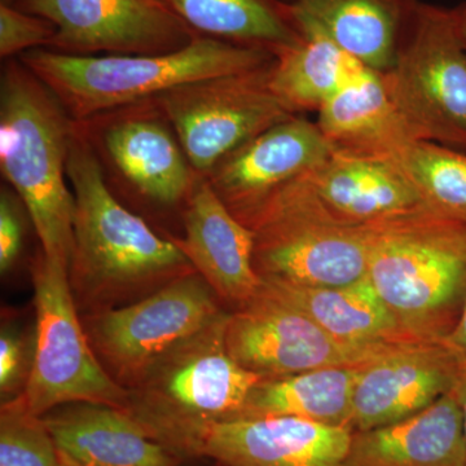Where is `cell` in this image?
I'll use <instances>...</instances> for the list:
<instances>
[{"instance_id":"1","label":"cell","mask_w":466,"mask_h":466,"mask_svg":"<svg viewBox=\"0 0 466 466\" xmlns=\"http://www.w3.org/2000/svg\"><path fill=\"white\" fill-rule=\"evenodd\" d=\"M66 175L76 202L69 279L86 302L109 309L110 300L159 289L195 271L174 238H161L116 200L94 147L76 121Z\"/></svg>"},{"instance_id":"2","label":"cell","mask_w":466,"mask_h":466,"mask_svg":"<svg viewBox=\"0 0 466 466\" xmlns=\"http://www.w3.org/2000/svg\"><path fill=\"white\" fill-rule=\"evenodd\" d=\"M75 121L20 58L0 78V170L32 219L46 256L69 268L75 249L66 161Z\"/></svg>"},{"instance_id":"3","label":"cell","mask_w":466,"mask_h":466,"mask_svg":"<svg viewBox=\"0 0 466 466\" xmlns=\"http://www.w3.org/2000/svg\"><path fill=\"white\" fill-rule=\"evenodd\" d=\"M367 279L404 333L446 341L466 303V225L422 208L370 226Z\"/></svg>"},{"instance_id":"4","label":"cell","mask_w":466,"mask_h":466,"mask_svg":"<svg viewBox=\"0 0 466 466\" xmlns=\"http://www.w3.org/2000/svg\"><path fill=\"white\" fill-rule=\"evenodd\" d=\"M18 58L54 92L73 121L84 122L189 82L269 66L276 56L262 48L198 36L167 54L81 56L35 48Z\"/></svg>"},{"instance_id":"5","label":"cell","mask_w":466,"mask_h":466,"mask_svg":"<svg viewBox=\"0 0 466 466\" xmlns=\"http://www.w3.org/2000/svg\"><path fill=\"white\" fill-rule=\"evenodd\" d=\"M229 312L180 342L130 389L126 412L167 447L193 426L232 421L263 379L241 367L226 345Z\"/></svg>"},{"instance_id":"6","label":"cell","mask_w":466,"mask_h":466,"mask_svg":"<svg viewBox=\"0 0 466 466\" xmlns=\"http://www.w3.org/2000/svg\"><path fill=\"white\" fill-rule=\"evenodd\" d=\"M254 232V268L262 281L341 287L366 278L370 226L328 216L289 184L247 225Z\"/></svg>"},{"instance_id":"7","label":"cell","mask_w":466,"mask_h":466,"mask_svg":"<svg viewBox=\"0 0 466 466\" xmlns=\"http://www.w3.org/2000/svg\"><path fill=\"white\" fill-rule=\"evenodd\" d=\"M32 275L35 354L24 391L30 410L38 416L69 403L126 410L130 390L110 376L95 354L76 315L67 266L41 250Z\"/></svg>"},{"instance_id":"8","label":"cell","mask_w":466,"mask_h":466,"mask_svg":"<svg viewBox=\"0 0 466 466\" xmlns=\"http://www.w3.org/2000/svg\"><path fill=\"white\" fill-rule=\"evenodd\" d=\"M380 76L416 140L466 153V50L451 9L420 3L394 66Z\"/></svg>"},{"instance_id":"9","label":"cell","mask_w":466,"mask_h":466,"mask_svg":"<svg viewBox=\"0 0 466 466\" xmlns=\"http://www.w3.org/2000/svg\"><path fill=\"white\" fill-rule=\"evenodd\" d=\"M274 63L189 82L153 99L196 174L207 177L242 144L294 116L272 90Z\"/></svg>"},{"instance_id":"10","label":"cell","mask_w":466,"mask_h":466,"mask_svg":"<svg viewBox=\"0 0 466 466\" xmlns=\"http://www.w3.org/2000/svg\"><path fill=\"white\" fill-rule=\"evenodd\" d=\"M220 302L193 271L131 305L95 312L88 339L110 376L130 390L170 350L219 317Z\"/></svg>"},{"instance_id":"11","label":"cell","mask_w":466,"mask_h":466,"mask_svg":"<svg viewBox=\"0 0 466 466\" xmlns=\"http://www.w3.org/2000/svg\"><path fill=\"white\" fill-rule=\"evenodd\" d=\"M104 171L159 207L186 205L200 175L155 100L78 122Z\"/></svg>"},{"instance_id":"12","label":"cell","mask_w":466,"mask_h":466,"mask_svg":"<svg viewBox=\"0 0 466 466\" xmlns=\"http://www.w3.org/2000/svg\"><path fill=\"white\" fill-rule=\"evenodd\" d=\"M226 345L245 370L271 379L323 368L363 367L403 343L349 345L297 309L258 291L248 305L229 312Z\"/></svg>"},{"instance_id":"13","label":"cell","mask_w":466,"mask_h":466,"mask_svg":"<svg viewBox=\"0 0 466 466\" xmlns=\"http://www.w3.org/2000/svg\"><path fill=\"white\" fill-rule=\"evenodd\" d=\"M56 27L50 50L81 56L159 55L198 35L162 0H15Z\"/></svg>"},{"instance_id":"14","label":"cell","mask_w":466,"mask_h":466,"mask_svg":"<svg viewBox=\"0 0 466 466\" xmlns=\"http://www.w3.org/2000/svg\"><path fill=\"white\" fill-rule=\"evenodd\" d=\"M354 431L296 419L232 420L187 429L167 447L214 466H348Z\"/></svg>"},{"instance_id":"15","label":"cell","mask_w":466,"mask_h":466,"mask_svg":"<svg viewBox=\"0 0 466 466\" xmlns=\"http://www.w3.org/2000/svg\"><path fill=\"white\" fill-rule=\"evenodd\" d=\"M333 153L317 122L294 115L233 150L205 177L233 217L247 226L281 189Z\"/></svg>"},{"instance_id":"16","label":"cell","mask_w":466,"mask_h":466,"mask_svg":"<svg viewBox=\"0 0 466 466\" xmlns=\"http://www.w3.org/2000/svg\"><path fill=\"white\" fill-rule=\"evenodd\" d=\"M466 366L441 342H407L360 368L351 428L370 431L417 415L449 394Z\"/></svg>"},{"instance_id":"17","label":"cell","mask_w":466,"mask_h":466,"mask_svg":"<svg viewBox=\"0 0 466 466\" xmlns=\"http://www.w3.org/2000/svg\"><path fill=\"white\" fill-rule=\"evenodd\" d=\"M183 223L184 238L174 241L220 300L238 309L256 299L262 281L254 268V232L233 217L205 177L184 205Z\"/></svg>"},{"instance_id":"18","label":"cell","mask_w":466,"mask_h":466,"mask_svg":"<svg viewBox=\"0 0 466 466\" xmlns=\"http://www.w3.org/2000/svg\"><path fill=\"white\" fill-rule=\"evenodd\" d=\"M299 186L328 216L350 226H372L426 208L397 158L333 153Z\"/></svg>"},{"instance_id":"19","label":"cell","mask_w":466,"mask_h":466,"mask_svg":"<svg viewBox=\"0 0 466 466\" xmlns=\"http://www.w3.org/2000/svg\"><path fill=\"white\" fill-rule=\"evenodd\" d=\"M61 461L76 466H180L133 416L94 403L64 404L42 416Z\"/></svg>"},{"instance_id":"20","label":"cell","mask_w":466,"mask_h":466,"mask_svg":"<svg viewBox=\"0 0 466 466\" xmlns=\"http://www.w3.org/2000/svg\"><path fill=\"white\" fill-rule=\"evenodd\" d=\"M420 0H294L300 32L317 33L361 66L383 75L394 66Z\"/></svg>"},{"instance_id":"21","label":"cell","mask_w":466,"mask_h":466,"mask_svg":"<svg viewBox=\"0 0 466 466\" xmlns=\"http://www.w3.org/2000/svg\"><path fill=\"white\" fill-rule=\"evenodd\" d=\"M348 466H466V437L455 390L394 424L354 431Z\"/></svg>"},{"instance_id":"22","label":"cell","mask_w":466,"mask_h":466,"mask_svg":"<svg viewBox=\"0 0 466 466\" xmlns=\"http://www.w3.org/2000/svg\"><path fill=\"white\" fill-rule=\"evenodd\" d=\"M317 125L334 153L400 158L416 142L386 91L381 76L366 69L318 112Z\"/></svg>"},{"instance_id":"23","label":"cell","mask_w":466,"mask_h":466,"mask_svg":"<svg viewBox=\"0 0 466 466\" xmlns=\"http://www.w3.org/2000/svg\"><path fill=\"white\" fill-rule=\"evenodd\" d=\"M259 291L306 315L325 332L349 345L419 341L403 332L367 276L357 283L341 287L262 281Z\"/></svg>"},{"instance_id":"24","label":"cell","mask_w":466,"mask_h":466,"mask_svg":"<svg viewBox=\"0 0 466 466\" xmlns=\"http://www.w3.org/2000/svg\"><path fill=\"white\" fill-rule=\"evenodd\" d=\"M360 368H323L262 379L250 391L236 420L296 417L352 429V400Z\"/></svg>"},{"instance_id":"25","label":"cell","mask_w":466,"mask_h":466,"mask_svg":"<svg viewBox=\"0 0 466 466\" xmlns=\"http://www.w3.org/2000/svg\"><path fill=\"white\" fill-rule=\"evenodd\" d=\"M201 36L262 48L275 56L303 41L290 3L281 0H162Z\"/></svg>"},{"instance_id":"26","label":"cell","mask_w":466,"mask_h":466,"mask_svg":"<svg viewBox=\"0 0 466 466\" xmlns=\"http://www.w3.org/2000/svg\"><path fill=\"white\" fill-rule=\"evenodd\" d=\"M366 69L320 34L303 33L299 45L276 56L271 87L293 115L319 112Z\"/></svg>"},{"instance_id":"27","label":"cell","mask_w":466,"mask_h":466,"mask_svg":"<svg viewBox=\"0 0 466 466\" xmlns=\"http://www.w3.org/2000/svg\"><path fill=\"white\" fill-rule=\"evenodd\" d=\"M400 162L426 208L466 225V153L441 144L416 140Z\"/></svg>"},{"instance_id":"28","label":"cell","mask_w":466,"mask_h":466,"mask_svg":"<svg viewBox=\"0 0 466 466\" xmlns=\"http://www.w3.org/2000/svg\"><path fill=\"white\" fill-rule=\"evenodd\" d=\"M0 466H60L45 420L30 410L24 394L0 407Z\"/></svg>"},{"instance_id":"29","label":"cell","mask_w":466,"mask_h":466,"mask_svg":"<svg viewBox=\"0 0 466 466\" xmlns=\"http://www.w3.org/2000/svg\"><path fill=\"white\" fill-rule=\"evenodd\" d=\"M56 27L46 18L0 3V56L9 58L35 48H50Z\"/></svg>"},{"instance_id":"30","label":"cell","mask_w":466,"mask_h":466,"mask_svg":"<svg viewBox=\"0 0 466 466\" xmlns=\"http://www.w3.org/2000/svg\"><path fill=\"white\" fill-rule=\"evenodd\" d=\"M35 354V333L25 334L3 324L0 334V392L2 401L24 394Z\"/></svg>"},{"instance_id":"31","label":"cell","mask_w":466,"mask_h":466,"mask_svg":"<svg viewBox=\"0 0 466 466\" xmlns=\"http://www.w3.org/2000/svg\"><path fill=\"white\" fill-rule=\"evenodd\" d=\"M18 196L3 187L0 192V271H9L23 249L24 220Z\"/></svg>"},{"instance_id":"32","label":"cell","mask_w":466,"mask_h":466,"mask_svg":"<svg viewBox=\"0 0 466 466\" xmlns=\"http://www.w3.org/2000/svg\"><path fill=\"white\" fill-rule=\"evenodd\" d=\"M446 343L466 366V303L461 319L456 325L455 330L447 337Z\"/></svg>"},{"instance_id":"33","label":"cell","mask_w":466,"mask_h":466,"mask_svg":"<svg viewBox=\"0 0 466 466\" xmlns=\"http://www.w3.org/2000/svg\"><path fill=\"white\" fill-rule=\"evenodd\" d=\"M451 12H452L460 41H461L466 50V2L460 5L459 7L451 9Z\"/></svg>"},{"instance_id":"34","label":"cell","mask_w":466,"mask_h":466,"mask_svg":"<svg viewBox=\"0 0 466 466\" xmlns=\"http://www.w3.org/2000/svg\"><path fill=\"white\" fill-rule=\"evenodd\" d=\"M453 390H455L460 408H461L462 421H464V431L466 437V372L465 375L462 376V379L460 380L458 385H456V388L453 389Z\"/></svg>"},{"instance_id":"35","label":"cell","mask_w":466,"mask_h":466,"mask_svg":"<svg viewBox=\"0 0 466 466\" xmlns=\"http://www.w3.org/2000/svg\"><path fill=\"white\" fill-rule=\"evenodd\" d=\"M2 3H5V5H14L15 0H2Z\"/></svg>"},{"instance_id":"36","label":"cell","mask_w":466,"mask_h":466,"mask_svg":"<svg viewBox=\"0 0 466 466\" xmlns=\"http://www.w3.org/2000/svg\"><path fill=\"white\" fill-rule=\"evenodd\" d=\"M60 466H76V465L69 464V462L61 461V460H60Z\"/></svg>"}]
</instances>
